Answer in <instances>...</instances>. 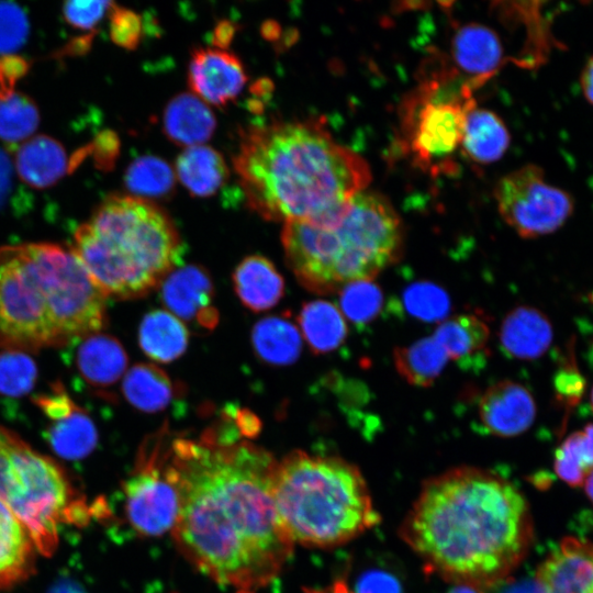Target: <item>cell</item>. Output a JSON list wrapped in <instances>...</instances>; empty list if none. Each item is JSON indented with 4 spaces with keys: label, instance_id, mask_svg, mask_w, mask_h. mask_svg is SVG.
I'll return each instance as SVG.
<instances>
[{
    "label": "cell",
    "instance_id": "obj_1",
    "mask_svg": "<svg viewBox=\"0 0 593 593\" xmlns=\"http://www.w3.org/2000/svg\"><path fill=\"white\" fill-rule=\"evenodd\" d=\"M235 433L175 438L169 466L179 494L172 534L179 550L223 585L254 593L292 553L272 496L276 459Z\"/></svg>",
    "mask_w": 593,
    "mask_h": 593
},
{
    "label": "cell",
    "instance_id": "obj_2",
    "mask_svg": "<svg viewBox=\"0 0 593 593\" xmlns=\"http://www.w3.org/2000/svg\"><path fill=\"white\" fill-rule=\"evenodd\" d=\"M401 536L429 571L482 588L503 580L525 558L533 522L513 483L460 467L423 484Z\"/></svg>",
    "mask_w": 593,
    "mask_h": 593
},
{
    "label": "cell",
    "instance_id": "obj_3",
    "mask_svg": "<svg viewBox=\"0 0 593 593\" xmlns=\"http://www.w3.org/2000/svg\"><path fill=\"white\" fill-rule=\"evenodd\" d=\"M233 165L249 208L284 223L320 222L371 180L368 163L315 120L246 128Z\"/></svg>",
    "mask_w": 593,
    "mask_h": 593
},
{
    "label": "cell",
    "instance_id": "obj_4",
    "mask_svg": "<svg viewBox=\"0 0 593 593\" xmlns=\"http://www.w3.org/2000/svg\"><path fill=\"white\" fill-rule=\"evenodd\" d=\"M107 295L71 248L0 247V347L36 351L100 332Z\"/></svg>",
    "mask_w": 593,
    "mask_h": 593
},
{
    "label": "cell",
    "instance_id": "obj_5",
    "mask_svg": "<svg viewBox=\"0 0 593 593\" xmlns=\"http://www.w3.org/2000/svg\"><path fill=\"white\" fill-rule=\"evenodd\" d=\"M403 225L388 199L361 191L320 222H287L281 242L287 262L309 291L329 294L372 280L398 261Z\"/></svg>",
    "mask_w": 593,
    "mask_h": 593
},
{
    "label": "cell",
    "instance_id": "obj_6",
    "mask_svg": "<svg viewBox=\"0 0 593 593\" xmlns=\"http://www.w3.org/2000/svg\"><path fill=\"white\" fill-rule=\"evenodd\" d=\"M107 296L147 294L180 261L182 243L168 214L142 198L109 195L70 247Z\"/></svg>",
    "mask_w": 593,
    "mask_h": 593
},
{
    "label": "cell",
    "instance_id": "obj_7",
    "mask_svg": "<svg viewBox=\"0 0 593 593\" xmlns=\"http://www.w3.org/2000/svg\"><path fill=\"white\" fill-rule=\"evenodd\" d=\"M272 496L293 545H342L380 519L359 469L337 457L289 454L276 463Z\"/></svg>",
    "mask_w": 593,
    "mask_h": 593
},
{
    "label": "cell",
    "instance_id": "obj_8",
    "mask_svg": "<svg viewBox=\"0 0 593 593\" xmlns=\"http://www.w3.org/2000/svg\"><path fill=\"white\" fill-rule=\"evenodd\" d=\"M0 501L27 528L38 552L52 555L58 527L79 524L88 507L59 465L0 426Z\"/></svg>",
    "mask_w": 593,
    "mask_h": 593
},
{
    "label": "cell",
    "instance_id": "obj_9",
    "mask_svg": "<svg viewBox=\"0 0 593 593\" xmlns=\"http://www.w3.org/2000/svg\"><path fill=\"white\" fill-rule=\"evenodd\" d=\"M474 87L458 74L424 81L402 113V141L413 160L429 171H449L460 149L465 121L474 105Z\"/></svg>",
    "mask_w": 593,
    "mask_h": 593
},
{
    "label": "cell",
    "instance_id": "obj_10",
    "mask_svg": "<svg viewBox=\"0 0 593 593\" xmlns=\"http://www.w3.org/2000/svg\"><path fill=\"white\" fill-rule=\"evenodd\" d=\"M494 199L504 222L523 238L558 231L574 211L572 194L549 183L544 169L534 164L503 176Z\"/></svg>",
    "mask_w": 593,
    "mask_h": 593
},
{
    "label": "cell",
    "instance_id": "obj_11",
    "mask_svg": "<svg viewBox=\"0 0 593 593\" xmlns=\"http://www.w3.org/2000/svg\"><path fill=\"white\" fill-rule=\"evenodd\" d=\"M123 491L126 517L138 534L160 536L175 527L179 494L169 467V445L163 435L145 441Z\"/></svg>",
    "mask_w": 593,
    "mask_h": 593
},
{
    "label": "cell",
    "instance_id": "obj_12",
    "mask_svg": "<svg viewBox=\"0 0 593 593\" xmlns=\"http://www.w3.org/2000/svg\"><path fill=\"white\" fill-rule=\"evenodd\" d=\"M34 403L51 422L45 437L58 456L75 460L94 449L98 433L92 419L60 382L53 384L47 393L35 396Z\"/></svg>",
    "mask_w": 593,
    "mask_h": 593
},
{
    "label": "cell",
    "instance_id": "obj_13",
    "mask_svg": "<svg viewBox=\"0 0 593 593\" xmlns=\"http://www.w3.org/2000/svg\"><path fill=\"white\" fill-rule=\"evenodd\" d=\"M247 81L245 67L233 53L201 47L193 51L188 65V83L202 101L224 107L235 100Z\"/></svg>",
    "mask_w": 593,
    "mask_h": 593
},
{
    "label": "cell",
    "instance_id": "obj_14",
    "mask_svg": "<svg viewBox=\"0 0 593 593\" xmlns=\"http://www.w3.org/2000/svg\"><path fill=\"white\" fill-rule=\"evenodd\" d=\"M161 281V300L170 313L205 329L216 326L219 313L212 304L213 283L204 268L183 266L170 271Z\"/></svg>",
    "mask_w": 593,
    "mask_h": 593
},
{
    "label": "cell",
    "instance_id": "obj_15",
    "mask_svg": "<svg viewBox=\"0 0 593 593\" xmlns=\"http://www.w3.org/2000/svg\"><path fill=\"white\" fill-rule=\"evenodd\" d=\"M478 414L485 432L497 437H514L535 421V400L523 384L503 380L489 387L480 398Z\"/></svg>",
    "mask_w": 593,
    "mask_h": 593
},
{
    "label": "cell",
    "instance_id": "obj_16",
    "mask_svg": "<svg viewBox=\"0 0 593 593\" xmlns=\"http://www.w3.org/2000/svg\"><path fill=\"white\" fill-rule=\"evenodd\" d=\"M542 593H593V544L566 537L536 574Z\"/></svg>",
    "mask_w": 593,
    "mask_h": 593
},
{
    "label": "cell",
    "instance_id": "obj_17",
    "mask_svg": "<svg viewBox=\"0 0 593 593\" xmlns=\"http://www.w3.org/2000/svg\"><path fill=\"white\" fill-rule=\"evenodd\" d=\"M552 337L549 318L540 310L527 305L510 311L500 329L502 350L519 360L541 357L550 347Z\"/></svg>",
    "mask_w": 593,
    "mask_h": 593
},
{
    "label": "cell",
    "instance_id": "obj_18",
    "mask_svg": "<svg viewBox=\"0 0 593 593\" xmlns=\"http://www.w3.org/2000/svg\"><path fill=\"white\" fill-rule=\"evenodd\" d=\"M79 340L75 361L80 377L90 387L98 389L115 384L127 367V355L121 343L100 332Z\"/></svg>",
    "mask_w": 593,
    "mask_h": 593
},
{
    "label": "cell",
    "instance_id": "obj_19",
    "mask_svg": "<svg viewBox=\"0 0 593 593\" xmlns=\"http://www.w3.org/2000/svg\"><path fill=\"white\" fill-rule=\"evenodd\" d=\"M36 546L23 523L0 501V590L27 579Z\"/></svg>",
    "mask_w": 593,
    "mask_h": 593
},
{
    "label": "cell",
    "instance_id": "obj_20",
    "mask_svg": "<svg viewBox=\"0 0 593 593\" xmlns=\"http://www.w3.org/2000/svg\"><path fill=\"white\" fill-rule=\"evenodd\" d=\"M452 53L460 70L468 74L471 82H482L491 77L503 61V48L499 36L489 27L470 24L458 30Z\"/></svg>",
    "mask_w": 593,
    "mask_h": 593
},
{
    "label": "cell",
    "instance_id": "obj_21",
    "mask_svg": "<svg viewBox=\"0 0 593 593\" xmlns=\"http://www.w3.org/2000/svg\"><path fill=\"white\" fill-rule=\"evenodd\" d=\"M234 290L254 312L275 306L283 295L284 281L275 265L264 256L245 257L233 272Z\"/></svg>",
    "mask_w": 593,
    "mask_h": 593
},
{
    "label": "cell",
    "instance_id": "obj_22",
    "mask_svg": "<svg viewBox=\"0 0 593 593\" xmlns=\"http://www.w3.org/2000/svg\"><path fill=\"white\" fill-rule=\"evenodd\" d=\"M489 336L486 323L472 314H462L443 321L433 335L445 349L448 358L462 368L482 365L488 354Z\"/></svg>",
    "mask_w": 593,
    "mask_h": 593
},
{
    "label": "cell",
    "instance_id": "obj_23",
    "mask_svg": "<svg viewBox=\"0 0 593 593\" xmlns=\"http://www.w3.org/2000/svg\"><path fill=\"white\" fill-rule=\"evenodd\" d=\"M163 123L167 137L187 147L202 145L211 138L216 126L215 116L206 103L188 92L168 102Z\"/></svg>",
    "mask_w": 593,
    "mask_h": 593
},
{
    "label": "cell",
    "instance_id": "obj_24",
    "mask_svg": "<svg viewBox=\"0 0 593 593\" xmlns=\"http://www.w3.org/2000/svg\"><path fill=\"white\" fill-rule=\"evenodd\" d=\"M65 148L56 139L36 135L21 145L15 156V168L20 178L35 188L56 183L70 171Z\"/></svg>",
    "mask_w": 593,
    "mask_h": 593
},
{
    "label": "cell",
    "instance_id": "obj_25",
    "mask_svg": "<svg viewBox=\"0 0 593 593\" xmlns=\"http://www.w3.org/2000/svg\"><path fill=\"white\" fill-rule=\"evenodd\" d=\"M510 143V132L496 113L475 105L468 111L460 149L469 159L494 163L503 157Z\"/></svg>",
    "mask_w": 593,
    "mask_h": 593
},
{
    "label": "cell",
    "instance_id": "obj_26",
    "mask_svg": "<svg viewBox=\"0 0 593 593\" xmlns=\"http://www.w3.org/2000/svg\"><path fill=\"white\" fill-rule=\"evenodd\" d=\"M138 342L144 354L152 360L170 362L186 351L189 331L169 311L153 310L141 322Z\"/></svg>",
    "mask_w": 593,
    "mask_h": 593
},
{
    "label": "cell",
    "instance_id": "obj_27",
    "mask_svg": "<svg viewBox=\"0 0 593 593\" xmlns=\"http://www.w3.org/2000/svg\"><path fill=\"white\" fill-rule=\"evenodd\" d=\"M176 171L182 184L197 197L216 193L228 176L223 156L205 145L187 147L177 158Z\"/></svg>",
    "mask_w": 593,
    "mask_h": 593
},
{
    "label": "cell",
    "instance_id": "obj_28",
    "mask_svg": "<svg viewBox=\"0 0 593 593\" xmlns=\"http://www.w3.org/2000/svg\"><path fill=\"white\" fill-rule=\"evenodd\" d=\"M300 333L314 354H326L345 340L347 322L335 304L324 300L305 303L298 316Z\"/></svg>",
    "mask_w": 593,
    "mask_h": 593
},
{
    "label": "cell",
    "instance_id": "obj_29",
    "mask_svg": "<svg viewBox=\"0 0 593 593\" xmlns=\"http://www.w3.org/2000/svg\"><path fill=\"white\" fill-rule=\"evenodd\" d=\"M20 78L0 68V139L19 143L30 138L38 126L40 113L31 98L15 91Z\"/></svg>",
    "mask_w": 593,
    "mask_h": 593
},
{
    "label": "cell",
    "instance_id": "obj_30",
    "mask_svg": "<svg viewBox=\"0 0 593 593\" xmlns=\"http://www.w3.org/2000/svg\"><path fill=\"white\" fill-rule=\"evenodd\" d=\"M251 343L259 359L269 365L286 366L298 359L302 338L299 327L290 320L269 316L255 324Z\"/></svg>",
    "mask_w": 593,
    "mask_h": 593
},
{
    "label": "cell",
    "instance_id": "obj_31",
    "mask_svg": "<svg viewBox=\"0 0 593 593\" xmlns=\"http://www.w3.org/2000/svg\"><path fill=\"white\" fill-rule=\"evenodd\" d=\"M123 393L136 409L155 413L167 407L177 391L161 369L150 363H137L124 377Z\"/></svg>",
    "mask_w": 593,
    "mask_h": 593
},
{
    "label": "cell",
    "instance_id": "obj_32",
    "mask_svg": "<svg viewBox=\"0 0 593 593\" xmlns=\"http://www.w3.org/2000/svg\"><path fill=\"white\" fill-rule=\"evenodd\" d=\"M393 359L398 373L415 387L433 384L449 360L445 349L433 336L395 348Z\"/></svg>",
    "mask_w": 593,
    "mask_h": 593
},
{
    "label": "cell",
    "instance_id": "obj_33",
    "mask_svg": "<svg viewBox=\"0 0 593 593\" xmlns=\"http://www.w3.org/2000/svg\"><path fill=\"white\" fill-rule=\"evenodd\" d=\"M556 474L571 486L584 483L593 470V424L570 434L556 451Z\"/></svg>",
    "mask_w": 593,
    "mask_h": 593
},
{
    "label": "cell",
    "instance_id": "obj_34",
    "mask_svg": "<svg viewBox=\"0 0 593 593\" xmlns=\"http://www.w3.org/2000/svg\"><path fill=\"white\" fill-rule=\"evenodd\" d=\"M124 183L133 197L160 199L169 195L175 187V174L161 158L143 156L126 169Z\"/></svg>",
    "mask_w": 593,
    "mask_h": 593
},
{
    "label": "cell",
    "instance_id": "obj_35",
    "mask_svg": "<svg viewBox=\"0 0 593 593\" xmlns=\"http://www.w3.org/2000/svg\"><path fill=\"white\" fill-rule=\"evenodd\" d=\"M382 292L372 280L355 281L339 290L340 311L354 324L372 321L382 306Z\"/></svg>",
    "mask_w": 593,
    "mask_h": 593
},
{
    "label": "cell",
    "instance_id": "obj_36",
    "mask_svg": "<svg viewBox=\"0 0 593 593\" xmlns=\"http://www.w3.org/2000/svg\"><path fill=\"white\" fill-rule=\"evenodd\" d=\"M37 368L34 360L24 351L4 350L0 353V394L20 398L34 387Z\"/></svg>",
    "mask_w": 593,
    "mask_h": 593
},
{
    "label": "cell",
    "instance_id": "obj_37",
    "mask_svg": "<svg viewBox=\"0 0 593 593\" xmlns=\"http://www.w3.org/2000/svg\"><path fill=\"white\" fill-rule=\"evenodd\" d=\"M409 313L426 322L438 321L449 311L447 293L430 282H416L409 287L403 295Z\"/></svg>",
    "mask_w": 593,
    "mask_h": 593
},
{
    "label": "cell",
    "instance_id": "obj_38",
    "mask_svg": "<svg viewBox=\"0 0 593 593\" xmlns=\"http://www.w3.org/2000/svg\"><path fill=\"white\" fill-rule=\"evenodd\" d=\"M29 30L26 12L14 2L0 1V57L14 55L25 44Z\"/></svg>",
    "mask_w": 593,
    "mask_h": 593
},
{
    "label": "cell",
    "instance_id": "obj_39",
    "mask_svg": "<svg viewBox=\"0 0 593 593\" xmlns=\"http://www.w3.org/2000/svg\"><path fill=\"white\" fill-rule=\"evenodd\" d=\"M110 35L112 41L127 49H134L142 37V19L134 11L113 3L110 12Z\"/></svg>",
    "mask_w": 593,
    "mask_h": 593
},
{
    "label": "cell",
    "instance_id": "obj_40",
    "mask_svg": "<svg viewBox=\"0 0 593 593\" xmlns=\"http://www.w3.org/2000/svg\"><path fill=\"white\" fill-rule=\"evenodd\" d=\"M112 5L111 1H67L63 5V14L71 26L94 34V29Z\"/></svg>",
    "mask_w": 593,
    "mask_h": 593
},
{
    "label": "cell",
    "instance_id": "obj_41",
    "mask_svg": "<svg viewBox=\"0 0 593 593\" xmlns=\"http://www.w3.org/2000/svg\"><path fill=\"white\" fill-rule=\"evenodd\" d=\"M556 399L567 410L575 406L585 390V380L578 369L574 359L569 358L557 371L553 379Z\"/></svg>",
    "mask_w": 593,
    "mask_h": 593
},
{
    "label": "cell",
    "instance_id": "obj_42",
    "mask_svg": "<svg viewBox=\"0 0 593 593\" xmlns=\"http://www.w3.org/2000/svg\"><path fill=\"white\" fill-rule=\"evenodd\" d=\"M357 593H401L399 581L384 571H369L357 583Z\"/></svg>",
    "mask_w": 593,
    "mask_h": 593
},
{
    "label": "cell",
    "instance_id": "obj_43",
    "mask_svg": "<svg viewBox=\"0 0 593 593\" xmlns=\"http://www.w3.org/2000/svg\"><path fill=\"white\" fill-rule=\"evenodd\" d=\"M13 187V166L8 154L0 149V209L8 202Z\"/></svg>",
    "mask_w": 593,
    "mask_h": 593
},
{
    "label": "cell",
    "instance_id": "obj_44",
    "mask_svg": "<svg viewBox=\"0 0 593 593\" xmlns=\"http://www.w3.org/2000/svg\"><path fill=\"white\" fill-rule=\"evenodd\" d=\"M580 87L585 100L593 105V55L589 57L581 70Z\"/></svg>",
    "mask_w": 593,
    "mask_h": 593
},
{
    "label": "cell",
    "instance_id": "obj_45",
    "mask_svg": "<svg viewBox=\"0 0 593 593\" xmlns=\"http://www.w3.org/2000/svg\"><path fill=\"white\" fill-rule=\"evenodd\" d=\"M47 593H87L77 583L70 580L57 581Z\"/></svg>",
    "mask_w": 593,
    "mask_h": 593
},
{
    "label": "cell",
    "instance_id": "obj_46",
    "mask_svg": "<svg viewBox=\"0 0 593 593\" xmlns=\"http://www.w3.org/2000/svg\"><path fill=\"white\" fill-rule=\"evenodd\" d=\"M234 30H235L234 26L231 25L230 22L221 23L216 27L215 33H214V38H215V42L217 43L216 45L222 46L223 43L227 44L234 35Z\"/></svg>",
    "mask_w": 593,
    "mask_h": 593
},
{
    "label": "cell",
    "instance_id": "obj_47",
    "mask_svg": "<svg viewBox=\"0 0 593 593\" xmlns=\"http://www.w3.org/2000/svg\"><path fill=\"white\" fill-rule=\"evenodd\" d=\"M505 593H542L537 582L525 581L519 582L507 589Z\"/></svg>",
    "mask_w": 593,
    "mask_h": 593
},
{
    "label": "cell",
    "instance_id": "obj_48",
    "mask_svg": "<svg viewBox=\"0 0 593 593\" xmlns=\"http://www.w3.org/2000/svg\"><path fill=\"white\" fill-rule=\"evenodd\" d=\"M448 593H485L481 588L467 585V584H457Z\"/></svg>",
    "mask_w": 593,
    "mask_h": 593
},
{
    "label": "cell",
    "instance_id": "obj_49",
    "mask_svg": "<svg viewBox=\"0 0 593 593\" xmlns=\"http://www.w3.org/2000/svg\"><path fill=\"white\" fill-rule=\"evenodd\" d=\"M585 483V492L590 500L593 502V470L589 473L586 479L584 480Z\"/></svg>",
    "mask_w": 593,
    "mask_h": 593
},
{
    "label": "cell",
    "instance_id": "obj_50",
    "mask_svg": "<svg viewBox=\"0 0 593 593\" xmlns=\"http://www.w3.org/2000/svg\"><path fill=\"white\" fill-rule=\"evenodd\" d=\"M590 402H591V409L593 411V387H592L591 393H590Z\"/></svg>",
    "mask_w": 593,
    "mask_h": 593
}]
</instances>
